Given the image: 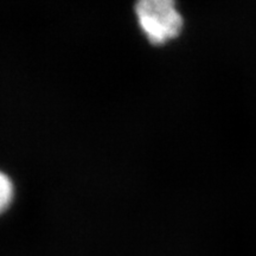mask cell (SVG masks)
Instances as JSON below:
<instances>
[{
    "label": "cell",
    "mask_w": 256,
    "mask_h": 256,
    "mask_svg": "<svg viewBox=\"0 0 256 256\" xmlns=\"http://www.w3.org/2000/svg\"><path fill=\"white\" fill-rule=\"evenodd\" d=\"M134 11L151 44L162 46L180 34L184 20L176 0H136Z\"/></svg>",
    "instance_id": "1"
},
{
    "label": "cell",
    "mask_w": 256,
    "mask_h": 256,
    "mask_svg": "<svg viewBox=\"0 0 256 256\" xmlns=\"http://www.w3.org/2000/svg\"><path fill=\"white\" fill-rule=\"evenodd\" d=\"M14 197V185L8 176L0 172V214L4 212L11 204Z\"/></svg>",
    "instance_id": "2"
}]
</instances>
